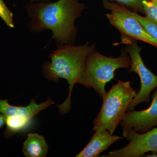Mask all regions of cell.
<instances>
[{
  "label": "cell",
  "mask_w": 157,
  "mask_h": 157,
  "mask_svg": "<svg viewBox=\"0 0 157 157\" xmlns=\"http://www.w3.org/2000/svg\"><path fill=\"white\" fill-rule=\"evenodd\" d=\"M96 48L95 43L90 44L88 42L82 45H58L49 54L50 62L43 64V73L48 80L57 82L59 78H64L69 84L67 98L57 106L61 114L64 115L70 111L72 90L84 71L88 56Z\"/></svg>",
  "instance_id": "obj_2"
},
{
  "label": "cell",
  "mask_w": 157,
  "mask_h": 157,
  "mask_svg": "<svg viewBox=\"0 0 157 157\" xmlns=\"http://www.w3.org/2000/svg\"><path fill=\"white\" fill-rule=\"evenodd\" d=\"M120 124L122 129H130L140 134L157 126V87L153 91L150 106L144 110L126 112Z\"/></svg>",
  "instance_id": "obj_8"
},
{
  "label": "cell",
  "mask_w": 157,
  "mask_h": 157,
  "mask_svg": "<svg viewBox=\"0 0 157 157\" xmlns=\"http://www.w3.org/2000/svg\"><path fill=\"white\" fill-rule=\"evenodd\" d=\"M8 100L0 99V113L7 117H25L32 119L40 111L44 110L54 104L50 98L40 104H37L34 99H32L28 106H12L9 104Z\"/></svg>",
  "instance_id": "obj_10"
},
{
  "label": "cell",
  "mask_w": 157,
  "mask_h": 157,
  "mask_svg": "<svg viewBox=\"0 0 157 157\" xmlns=\"http://www.w3.org/2000/svg\"><path fill=\"white\" fill-rule=\"evenodd\" d=\"M0 17L8 27L14 28L15 25L13 13L8 8L3 0H0Z\"/></svg>",
  "instance_id": "obj_14"
},
{
  "label": "cell",
  "mask_w": 157,
  "mask_h": 157,
  "mask_svg": "<svg viewBox=\"0 0 157 157\" xmlns=\"http://www.w3.org/2000/svg\"><path fill=\"white\" fill-rule=\"evenodd\" d=\"M137 93L129 81H119L104 94L101 110L94 121L91 132L107 129L113 135L123 120L129 104Z\"/></svg>",
  "instance_id": "obj_4"
},
{
  "label": "cell",
  "mask_w": 157,
  "mask_h": 157,
  "mask_svg": "<svg viewBox=\"0 0 157 157\" xmlns=\"http://www.w3.org/2000/svg\"><path fill=\"white\" fill-rule=\"evenodd\" d=\"M139 21L149 34L157 40V23L146 16L140 17Z\"/></svg>",
  "instance_id": "obj_16"
},
{
  "label": "cell",
  "mask_w": 157,
  "mask_h": 157,
  "mask_svg": "<svg viewBox=\"0 0 157 157\" xmlns=\"http://www.w3.org/2000/svg\"><path fill=\"white\" fill-rule=\"evenodd\" d=\"M131 66V58L125 48L117 57L106 56L95 49L88 56L84 71L77 83L92 88L102 98L106 93V85L114 78L116 70L128 69Z\"/></svg>",
  "instance_id": "obj_3"
},
{
  "label": "cell",
  "mask_w": 157,
  "mask_h": 157,
  "mask_svg": "<svg viewBox=\"0 0 157 157\" xmlns=\"http://www.w3.org/2000/svg\"><path fill=\"white\" fill-rule=\"evenodd\" d=\"M154 1H157V0H154Z\"/></svg>",
  "instance_id": "obj_20"
},
{
  "label": "cell",
  "mask_w": 157,
  "mask_h": 157,
  "mask_svg": "<svg viewBox=\"0 0 157 157\" xmlns=\"http://www.w3.org/2000/svg\"><path fill=\"white\" fill-rule=\"evenodd\" d=\"M123 138L111 135L107 129L96 130L89 143L76 157H99L101 153L107 149L113 144Z\"/></svg>",
  "instance_id": "obj_9"
},
{
  "label": "cell",
  "mask_w": 157,
  "mask_h": 157,
  "mask_svg": "<svg viewBox=\"0 0 157 157\" xmlns=\"http://www.w3.org/2000/svg\"><path fill=\"white\" fill-rule=\"evenodd\" d=\"M125 48L131 59V66L128 72L136 73L140 78V90L128 108V110L131 111L141 103H150L151 94L157 87V76L144 64L140 55L141 48L138 45L137 41H133Z\"/></svg>",
  "instance_id": "obj_6"
},
{
  "label": "cell",
  "mask_w": 157,
  "mask_h": 157,
  "mask_svg": "<svg viewBox=\"0 0 157 157\" xmlns=\"http://www.w3.org/2000/svg\"><path fill=\"white\" fill-rule=\"evenodd\" d=\"M114 2L129 8L130 10L136 12L144 14L142 2L144 0H102Z\"/></svg>",
  "instance_id": "obj_15"
},
{
  "label": "cell",
  "mask_w": 157,
  "mask_h": 157,
  "mask_svg": "<svg viewBox=\"0 0 157 157\" xmlns=\"http://www.w3.org/2000/svg\"><path fill=\"white\" fill-rule=\"evenodd\" d=\"M147 157H157V153H151V154L147 155Z\"/></svg>",
  "instance_id": "obj_19"
},
{
  "label": "cell",
  "mask_w": 157,
  "mask_h": 157,
  "mask_svg": "<svg viewBox=\"0 0 157 157\" xmlns=\"http://www.w3.org/2000/svg\"><path fill=\"white\" fill-rule=\"evenodd\" d=\"M78 0H58L55 2H30L26 9L33 33L49 30L58 45L74 44L77 35L75 21L85 9Z\"/></svg>",
  "instance_id": "obj_1"
},
{
  "label": "cell",
  "mask_w": 157,
  "mask_h": 157,
  "mask_svg": "<svg viewBox=\"0 0 157 157\" xmlns=\"http://www.w3.org/2000/svg\"><path fill=\"white\" fill-rule=\"evenodd\" d=\"M104 9L111 11L106 14L109 22L121 35V44L128 45L134 41L146 42L157 48V40L134 16L127 12L124 6L109 1H103Z\"/></svg>",
  "instance_id": "obj_5"
},
{
  "label": "cell",
  "mask_w": 157,
  "mask_h": 157,
  "mask_svg": "<svg viewBox=\"0 0 157 157\" xmlns=\"http://www.w3.org/2000/svg\"><path fill=\"white\" fill-rule=\"evenodd\" d=\"M6 117L2 113H0V129L6 124Z\"/></svg>",
  "instance_id": "obj_17"
},
{
  "label": "cell",
  "mask_w": 157,
  "mask_h": 157,
  "mask_svg": "<svg viewBox=\"0 0 157 157\" xmlns=\"http://www.w3.org/2000/svg\"><path fill=\"white\" fill-rule=\"evenodd\" d=\"M51 0H30L31 2H48Z\"/></svg>",
  "instance_id": "obj_18"
},
{
  "label": "cell",
  "mask_w": 157,
  "mask_h": 157,
  "mask_svg": "<svg viewBox=\"0 0 157 157\" xmlns=\"http://www.w3.org/2000/svg\"><path fill=\"white\" fill-rule=\"evenodd\" d=\"M142 4L144 14L146 17L157 23V1L144 0Z\"/></svg>",
  "instance_id": "obj_13"
},
{
  "label": "cell",
  "mask_w": 157,
  "mask_h": 157,
  "mask_svg": "<svg viewBox=\"0 0 157 157\" xmlns=\"http://www.w3.org/2000/svg\"><path fill=\"white\" fill-rule=\"evenodd\" d=\"M32 120L25 117H7L4 136L6 138H9L22 132L28 128Z\"/></svg>",
  "instance_id": "obj_12"
},
{
  "label": "cell",
  "mask_w": 157,
  "mask_h": 157,
  "mask_svg": "<svg viewBox=\"0 0 157 157\" xmlns=\"http://www.w3.org/2000/svg\"><path fill=\"white\" fill-rule=\"evenodd\" d=\"M48 148L43 136L37 133H30L24 142L22 151L27 157H45Z\"/></svg>",
  "instance_id": "obj_11"
},
{
  "label": "cell",
  "mask_w": 157,
  "mask_h": 157,
  "mask_svg": "<svg viewBox=\"0 0 157 157\" xmlns=\"http://www.w3.org/2000/svg\"><path fill=\"white\" fill-rule=\"evenodd\" d=\"M123 136L129 143L122 148L114 150L102 157H140L147 153H157V127L145 133H138L123 129Z\"/></svg>",
  "instance_id": "obj_7"
}]
</instances>
